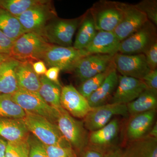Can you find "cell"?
Returning <instances> with one entry per match:
<instances>
[{
  "label": "cell",
  "mask_w": 157,
  "mask_h": 157,
  "mask_svg": "<svg viewBox=\"0 0 157 157\" xmlns=\"http://www.w3.org/2000/svg\"><path fill=\"white\" fill-rule=\"evenodd\" d=\"M51 45L39 34L25 33L14 41L10 56L20 62L38 61L42 59Z\"/></svg>",
  "instance_id": "6da1fadb"
},
{
  "label": "cell",
  "mask_w": 157,
  "mask_h": 157,
  "mask_svg": "<svg viewBox=\"0 0 157 157\" xmlns=\"http://www.w3.org/2000/svg\"><path fill=\"white\" fill-rule=\"evenodd\" d=\"M22 119L29 132L44 145H58L71 147L62 135L56 124L40 116L25 112Z\"/></svg>",
  "instance_id": "7a4b0ae2"
},
{
  "label": "cell",
  "mask_w": 157,
  "mask_h": 157,
  "mask_svg": "<svg viewBox=\"0 0 157 157\" xmlns=\"http://www.w3.org/2000/svg\"><path fill=\"white\" fill-rule=\"evenodd\" d=\"M56 125L72 149L80 154L89 144V134L83 121L77 120L62 107Z\"/></svg>",
  "instance_id": "3957f363"
},
{
  "label": "cell",
  "mask_w": 157,
  "mask_h": 157,
  "mask_svg": "<svg viewBox=\"0 0 157 157\" xmlns=\"http://www.w3.org/2000/svg\"><path fill=\"white\" fill-rule=\"evenodd\" d=\"M97 31L113 32L123 14L122 2L101 0L89 9Z\"/></svg>",
  "instance_id": "277c9868"
},
{
  "label": "cell",
  "mask_w": 157,
  "mask_h": 157,
  "mask_svg": "<svg viewBox=\"0 0 157 157\" xmlns=\"http://www.w3.org/2000/svg\"><path fill=\"white\" fill-rule=\"evenodd\" d=\"M83 17L74 19H62L55 17L47 24L42 36L48 42L63 47H71L73 38Z\"/></svg>",
  "instance_id": "5b68a950"
},
{
  "label": "cell",
  "mask_w": 157,
  "mask_h": 157,
  "mask_svg": "<svg viewBox=\"0 0 157 157\" xmlns=\"http://www.w3.org/2000/svg\"><path fill=\"white\" fill-rule=\"evenodd\" d=\"M11 97L25 112L40 116L56 124L59 110L47 104L39 93L19 89Z\"/></svg>",
  "instance_id": "8992f818"
},
{
  "label": "cell",
  "mask_w": 157,
  "mask_h": 157,
  "mask_svg": "<svg viewBox=\"0 0 157 157\" xmlns=\"http://www.w3.org/2000/svg\"><path fill=\"white\" fill-rule=\"evenodd\" d=\"M156 41V26L148 20L137 32L121 41L118 52L129 55L144 54Z\"/></svg>",
  "instance_id": "52a82bcc"
},
{
  "label": "cell",
  "mask_w": 157,
  "mask_h": 157,
  "mask_svg": "<svg viewBox=\"0 0 157 157\" xmlns=\"http://www.w3.org/2000/svg\"><path fill=\"white\" fill-rule=\"evenodd\" d=\"M49 3V1H45L17 17L25 33H35L42 36L43 29L50 19L57 17Z\"/></svg>",
  "instance_id": "ba28073f"
},
{
  "label": "cell",
  "mask_w": 157,
  "mask_h": 157,
  "mask_svg": "<svg viewBox=\"0 0 157 157\" xmlns=\"http://www.w3.org/2000/svg\"><path fill=\"white\" fill-rule=\"evenodd\" d=\"M87 55L83 49L51 44L42 60L49 67H57L63 71H72L78 61Z\"/></svg>",
  "instance_id": "9c48e42d"
},
{
  "label": "cell",
  "mask_w": 157,
  "mask_h": 157,
  "mask_svg": "<svg viewBox=\"0 0 157 157\" xmlns=\"http://www.w3.org/2000/svg\"><path fill=\"white\" fill-rule=\"evenodd\" d=\"M129 113L126 104H106L92 108L84 118V126L90 132L101 128L116 116L127 118Z\"/></svg>",
  "instance_id": "30bf717a"
},
{
  "label": "cell",
  "mask_w": 157,
  "mask_h": 157,
  "mask_svg": "<svg viewBox=\"0 0 157 157\" xmlns=\"http://www.w3.org/2000/svg\"><path fill=\"white\" fill-rule=\"evenodd\" d=\"M112 62L116 71L122 76L142 80L151 70L144 54L129 55L117 52L113 56Z\"/></svg>",
  "instance_id": "8fae6325"
},
{
  "label": "cell",
  "mask_w": 157,
  "mask_h": 157,
  "mask_svg": "<svg viewBox=\"0 0 157 157\" xmlns=\"http://www.w3.org/2000/svg\"><path fill=\"white\" fill-rule=\"evenodd\" d=\"M113 56L88 55L78 61L72 71L81 83L88 78L107 70L112 64Z\"/></svg>",
  "instance_id": "7c38bea8"
},
{
  "label": "cell",
  "mask_w": 157,
  "mask_h": 157,
  "mask_svg": "<svg viewBox=\"0 0 157 157\" xmlns=\"http://www.w3.org/2000/svg\"><path fill=\"white\" fill-rule=\"evenodd\" d=\"M123 14L113 33L121 41L141 28L148 21L146 15L134 5L122 2Z\"/></svg>",
  "instance_id": "4fadbf2b"
},
{
  "label": "cell",
  "mask_w": 157,
  "mask_h": 157,
  "mask_svg": "<svg viewBox=\"0 0 157 157\" xmlns=\"http://www.w3.org/2000/svg\"><path fill=\"white\" fill-rule=\"evenodd\" d=\"M147 88L141 79L119 76L117 86L109 103L127 105L137 99Z\"/></svg>",
  "instance_id": "5bb4252c"
},
{
  "label": "cell",
  "mask_w": 157,
  "mask_h": 157,
  "mask_svg": "<svg viewBox=\"0 0 157 157\" xmlns=\"http://www.w3.org/2000/svg\"><path fill=\"white\" fill-rule=\"evenodd\" d=\"M60 104L72 116L79 118H84L92 109L87 99L72 84L62 87Z\"/></svg>",
  "instance_id": "9a60e30c"
},
{
  "label": "cell",
  "mask_w": 157,
  "mask_h": 157,
  "mask_svg": "<svg viewBox=\"0 0 157 157\" xmlns=\"http://www.w3.org/2000/svg\"><path fill=\"white\" fill-rule=\"evenodd\" d=\"M119 121L113 119L107 124L89 134L88 145L106 152L113 147L112 145L118 136Z\"/></svg>",
  "instance_id": "2e32d148"
},
{
  "label": "cell",
  "mask_w": 157,
  "mask_h": 157,
  "mask_svg": "<svg viewBox=\"0 0 157 157\" xmlns=\"http://www.w3.org/2000/svg\"><path fill=\"white\" fill-rule=\"evenodd\" d=\"M156 109L131 116L126 128V139L129 142L140 139L148 134L154 123Z\"/></svg>",
  "instance_id": "e0dca14e"
},
{
  "label": "cell",
  "mask_w": 157,
  "mask_h": 157,
  "mask_svg": "<svg viewBox=\"0 0 157 157\" xmlns=\"http://www.w3.org/2000/svg\"><path fill=\"white\" fill-rule=\"evenodd\" d=\"M120 42L113 32L98 31L91 42L83 50L87 55H114L118 52Z\"/></svg>",
  "instance_id": "ac0fdd59"
},
{
  "label": "cell",
  "mask_w": 157,
  "mask_h": 157,
  "mask_svg": "<svg viewBox=\"0 0 157 157\" xmlns=\"http://www.w3.org/2000/svg\"><path fill=\"white\" fill-rule=\"evenodd\" d=\"M121 157H157V138L147 135L129 142Z\"/></svg>",
  "instance_id": "d6986e66"
},
{
  "label": "cell",
  "mask_w": 157,
  "mask_h": 157,
  "mask_svg": "<svg viewBox=\"0 0 157 157\" xmlns=\"http://www.w3.org/2000/svg\"><path fill=\"white\" fill-rule=\"evenodd\" d=\"M118 76L114 67L101 86L87 98L91 107L94 108L106 104L107 101L111 98L117 86Z\"/></svg>",
  "instance_id": "ffe728a7"
},
{
  "label": "cell",
  "mask_w": 157,
  "mask_h": 157,
  "mask_svg": "<svg viewBox=\"0 0 157 157\" xmlns=\"http://www.w3.org/2000/svg\"><path fill=\"white\" fill-rule=\"evenodd\" d=\"M19 61L9 58L0 67V94H12L18 90L16 70Z\"/></svg>",
  "instance_id": "44dd1931"
},
{
  "label": "cell",
  "mask_w": 157,
  "mask_h": 157,
  "mask_svg": "<svg viewBox=\"0 0 157 157\" xmlns=\"http://www.w3.org/2000/svg\"><path fill=\"white\" fill-rule=\"evenodd\" d=\"M33 63L20 62L16 70V76L19 89L38 92L40 87V76L35 73Z\"/></svg>",
  "instance_id": "7402d4cb"
},
{
  "label": "cell",
  "mask_w": 157,
  "mask_h": 157,
  "mask_svg": "<svg viewBox=\"0 0 157 157\" xmlns=\"http://www.w3.org/2000/svg\"><path fill=\"white\" fill-rule=\"evenodd\" d=\"M0 136L9 142L29 137V131L22 119L0 117Z\"/></svg>",
  "instance_id": "603a6c76"
},
{
  "label": "cell",
  "mask_w": 157,
  "mask_h": 157,
  "mask_svg": "<svg viewBox=\"0 0 157 157\" xmlns=\"http://www.w3.org/2000/svg\"><path fill=\"white\" fill-rule=\"evenodd\" d=\"M78 27L73 47L82 50L90 43L98 32L89 9L83 14V18Z\"/></svg>",
  "instance_id": "cb8c5ba5"
},
{
  "label": "cell",
  "mask_w": 157,
  "mask_h": 157,
  "mask_svg": "<svg viewBox=\"0 0 157 157\" xmlns=\"http://www.w3.org/2000/svg\"><path fill=\"white\" fill-rule=\"evenodd\" d=\"M126 105L131 116L156 109L157 93L147 88L137 99Z\"/></svg>",
  "instance_id": "d4e9b609"
},
{
  "label": "cell",
  "mask_w": 157,
  "mask_h": 157,
  "mask_svg": "<svg viewBox=\"0 0 157 157\" xmlns=\"http://www.w3.org/2000/svg\"><path fill=\"white\" fill-rule=\"evenodd\" d=\"M40 87L39 94L51 107L59 110L62 108L60 104L62 86L51 81L45 75L40 76Z\"/></svg>",
  "instance_id": "484cf974"
},
{
  "label": "cell",
  "mask_w": 157,
  "mask_h": 157,
  "mask_svg": "<svg viewBox=\"0 0 157 157\" xmlns=\"http://www.w3.org/2000/svg\"><path fill=\"white\" fill-rule=\"evenodd\" d=\"M0 30L14 41L25 33L17 17L1 7Z\"/></svg>",
  "instance_id": "4316f807"
},
{
  "label": "cell",
  "mask_w": 157,
  "mask_h": 157,
  "mask_svg": "<svg viewBox=\"0 0 157 157\" xmlns=\"http://www.w3.org/2000/svg\"><path fill=\"white\" fill-rule=\"evenodd\" d=\"M25 110L13 101L11 94H0V117L23 119Z\"/></svg>",
  "instance_id": "83f0119b"
},
{
  "label": "cell",
  "mask_w": 157,
  "mask_h": 157,
  "mask_svg": "<svg viewBox=\"0 0 157 157\" xmlns=\"http://www.w3.org/2000/svg\"><path fill=\"white\" fill-rule=\"evenodd\" d=\"M44 0H0V7L17 17Z\"/></svg>",
  "instance_id": "f1b7e54d"
},
{
  "label": "cell",
  "mask_w": 157,
  "mask_h": 157,
  "mask_svg": "<svg viewBox=\"0 0 157 157\" xmlns=\"http://www.w3.org/2000/svg\"><path fill=\"white\" fill-rule=\"evenodd\" d=\"M113 67L114 65L112 63L111 66L106 71L99 73L82 82L79 85V87L77 90L78 91L87 99L101 86Z\"/></svg>",
  "instance_id": "f546056e"
},
{
  "label": "cell",
  "mask_w": 157,
  "mask_h": 157,
  "mask_svg": "<svg viewBox=\"0 0 157 157\" xmlns=\"http://www.w3.org/2000/svg\"><path fill=\"white\" fill-rule=\"evenodd\" d=\"M29 137L13 142L8 141L5 157H29L30 152Z\"/></svg>",
  "instance_id": "4dcf8cb0"
},
{
  "label": "cell",
  "mask_w": 157,
  "mask_h": 157,
  "mask_svg": "<svg viewBox=\"0 0 157 157\" xmlns=\"http://www.w3.org/2000/svg\"><path fill=\"white\" fill-rule=\"evenodd\" d=\"M135 7L146 15L147 19L154 25H157V1L143 0L134 5Z\"/></svg>",
  "instance_id": "1f68e13d"
},
{
  "label": "cell",
  "mask_w": 157,
  "mask_h": 157,
  "mask_svg": "<svg viewBox=\"0 0 157 157\" xmlns=\"http://www.w3.org/2000/svg\"><path fill=\"white\" fill-rule=\"evenodd\" d=\"M44 145L48 157H72L76 154L71 147L58 145Z\"/></svg>",
  "instance_id": "d6a6232c"
},
{
  "label": "cell",
  "mask_w": 157,
  "mask_h": 157,
  "mask_svg": "<svg viewBox=\"0 0 157 157\" xmlns=\"http://www.w3.org/2000/svg\"><path fill=\"white\" fill-rule=\"evenodd\" d=\"M30 152L29 157H48L45 145L35 137H29Z\"/></svg>",
  "instance_id": "836d02e7"
},
{
  "label": "cell",
  "mask_w": 157,
  "mask_h": 157,
  "mask_svg": "<svg viewBox=\"0 0 157 157\" xmlns=\"http://www.w3.org/2000/svg\"><path fill=\"white\" fill-rule=\"evenodd\" d=\"M144 54L146 58V61L151 70L157 69V41L154 42L146 50Z\"/></svg>",
  "instance_id": "e575fe53"
},
{
  "label": "cell",
  "mask_w": 157,
  "mask_h": 157,
  "mask_svg": "<svg viewBox=\"0 0 157 157\" xmlns=\"http://www.w3.org/2000/svg\"><path fill=\"white\" fill-rule=\"evenodd\" d=\"M14 41L0 30V54L10 55Z\"/></svg>",
  "instance_id": "d590c367"
},
{
  "label": "cell",
  "mask_w": 157,
  "mask_h": 157,
  "mask_svg": "<svg viewBox=\"0 0 157 157\" xmlns=\"http://www.w3.org/2000/svg\"><path fill=\"white\" fill-rule=\"evenodd\" d=\"M147 88L157 93V69L151 70L142 79Z\"/></svg>",
  "instance_id": "8d00e7d4"
},
{
  "label": "cell",
  "mask_w": 157,
  "mask_h": 157,
  "mask_svg": "<svg viewBox=\"0 0 157 157\" xmlns=\"http://www.w3.org/2000/svg\"><path fill=\"white\" fill-rule=\"evenodd\" d=\"M105 152L88 145L80 153V157H104Z\"/></svg>",
  "instance_id": "74e56055"
},
{
  "label": "cell",
  "mask_w": 157,
  "mask_h": 157,
  "mask_svg": "<svg viewBox=\"0 0 157 157\" xmlns=\"http://www.w3.org/2000/svg\"><path fill=\"white\" fill-rule=\"evenodd\" d=\"M60 71V69L58 67H51L47 70L45 76L51 81L61 86L59 80V74Z\"/></svg>",
  "instance_id": "f35d334b"
},
{
  "label": "cell",
  "mask_w": 157,
  "mask_h": 157,
  "mask_svg": "<svg viewBox=\"0 0 157 157\" xmlns=\"http://www.w3.org/2000/svg\"><path fill=\"white\" fill-rule=\"evenodd\" d=\"M32 65L34 71L38 76L45 75L47 70L44 62L41 60L35 62Z\"/></svg>",
  "instance_id": "ab89813d"
},
{
  "label": "cell",
  "mask_w": 157,
  "mask_h": 157,
  "mask_svg": "<svg viewBox=\"0 0 157 157\" xmlns=\"http://www.w3.org/2000/svg\"><path fill=\"white\" fill-rule=\"evenodd\" d=\"M121 151L119 147H113L105 152L104 157H121Z\"/></svg>",
  "instance_id": "60d3db41"
},
{
  "label": "cell",
  "mask_w": 157,
  "mask_h": 157,
  "mask_svg": "<svg viewBox=\"0 0 157 157\" xmlns=\"http://www.w3.org/2000/svg\"><path fill=\"white\" fill-rule=\"evenodd\" d=\"M7 142L0 138V157H5V152Z\"/></svg>",
  "instance_id": "b9f144b4"
},
{
  "label": "cell",
  "mask_w": 157,
  "mask_h": 157,
  "mask_svg": "<svg viewBox=\"0 0 157 157\" xmlns=\"http://www.w3.org/2000/svg\"><path fill=\"white\" fill-rule=\"evenodd\" d=\"M147 135L150 137H154V138H157V122H156L154 124V125L152 126Z\"/></svg>",
  "instance_id": "7bdbcfd3"
},
{
  "label": "cell",
  "mask_w": 157,
  "mask_h": 157,
  "mask_svg": "<svg viewBox=\"0 0 157 157\" xmlns=\"http://www.w3.org/2000/svg\"><path fill=\"white\" fill-rule=\"evenodd\" d=\"M11 56L9 55L4 54H0V67L4 62L6 60L11 57Z\"/></svg>",
  "instance_id": "ee69618b"
},
{
  "label": "cell",
  "mask_w": 157,
  "mask_h": 157,
  "mask_svg": "<svg viewBox=\"0 0 157 157\" xmlns=\"http://www.w3.org/2000/svg\"><path fill=\"white\" fill-rule=\"evenodd\" d=\"M72 157H77V156H76V154H75V155H74Z\"/></svg>",
  "instance_id": "f6af8a7d"
}]
</instances>
